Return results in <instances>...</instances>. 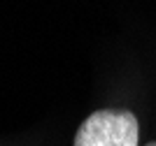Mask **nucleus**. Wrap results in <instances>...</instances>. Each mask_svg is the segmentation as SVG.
<instances>
[{
	"label": "nucleus",
	"mask_w": 156,
	"mask_h": 146,
	"mask_svg": "<svg viewBox=\"0 0 156 146\" xmlns=\"http://www.w3.org/2000/svg\"><path fill=\"white\" fill-rule=\"evenodd\" d=\"M140 125L128 109L93 111L75 134V146H137Z\"/></svg>",
	"instance_id": "f257e3e1"
},
{
	"label": "nucleus",
	"mask_w": 156,
	"mask_h": 146,
	"mask_svg": "<svg viewBox=\"0 0 156 146\" xmlns=\"http://www.w3.org/2000/svg\"><path fill=\"white\" fill-rule=\"evenodd\" d=\"M147 146H156V141H149V144H147Z\"/></svg>",
	"instance_id": "f03ea898"
}]
</instances>
